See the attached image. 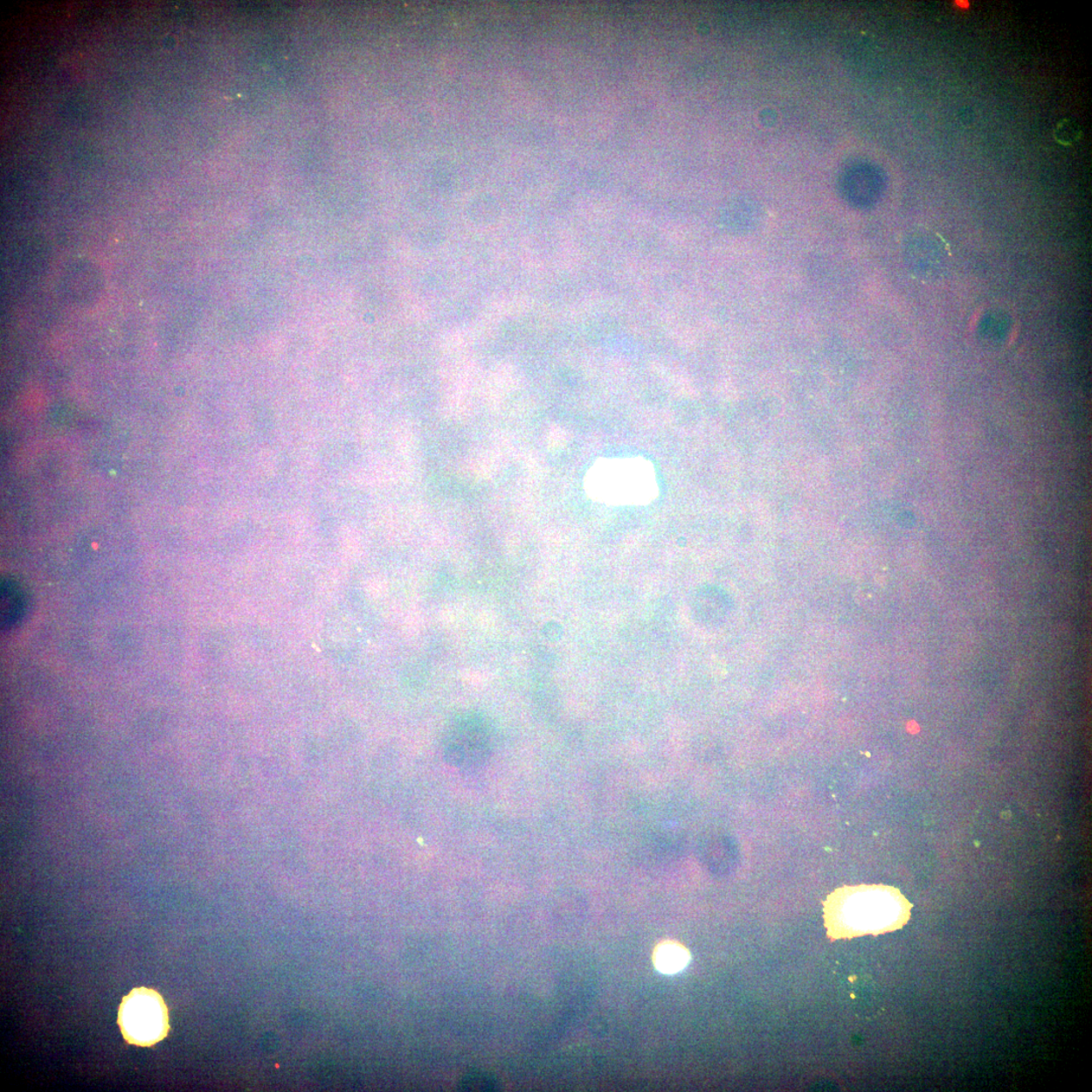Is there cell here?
<instances>
[{"label": "cell", "mask_w": 1092, "mask_h": 1092, "mask_svg": "<svg viewBox=\"0 0 1092 1092\" xmlns=\"http://www.w3.org/2000/svg\"><path fill=\"white\" fill-rule=\"evenodd\" d=\"M912 905L888 885L843 886L824 902L825 926L832 940L883 935L902 929Z\"/></svg>", "instance_id": "obj_1"}, {"label": "cell", "mask_w": 1092, "mask_h": 1092, "mask_svg": "<svg viewBox=\"0 0 1092 1092\" xmlns=\"http://www.w3.org/2000/svg\"><path fill=\"white\" fill-rule=\"evenodd\" d=\"M118 1025L128 1044L149 1048L169 1036V1007L154 989L134 988L121 1002Z\"/></svg>", "instance_id": "obj_2"}, {"label": "cell", "mask_w": 1092, "mask_h": 1092, "mask_svg": "<svg viewBox=\"0 0 1092 1092\" xmlns=\"http://www.w3.org/2000/svg\"><path fill=\"white\" fill-rule=\"evenodd\" d=\"M907 250V256L910 266L915 272L923 275H934L943 272V263L945 261V255L942 247H937L934 243H920L911 244Z\"/></svg>", "instance_id": "obj_3"}, {"label": "cell", "mask_w": 1092, "mask_h": 1092, "mask_svg": "<svg viewBox=\"0 0 1092 1092\" xmlns=\"http://www.w3.org/2000/svg\"><path fill=\"white\" fill-rule=\"evenodd\" d=\"M690 958L689 950L676 942L661 943L653 954L655 968L667 975L682 971L689 964Z\"/></svg>", "instance_id": "obj_4"}, {"label": "cell", "mask_w": 1092, "mask_h": 1092, "mask_svg": "<svg viewBox=\"0 0 1092 1092\" xmlns=\"http://www.w3.org/2000/svg\"><path fill=\"white\" fill-rule=\"evenodd\" d=\"M25 604L24 594L17 584L4 581L2 584V623L4 628L11 627L21 620Z\"/></svg>", "instance_id": "obj_5"}, {"label": "cell", "mask_w": 1092, "mask_h": 1092, "mask_svg": "<svg viewBox=\"0 0 1092 1092\" xmlns=\"http://www.w3.org/2000/svg\"><path fill=\"white\" fill-rule=\"evenodd\" d=\"M1078 130L1072 123L1065 121L1063 125H1060L1057 130V139L1062 141L1063 143L1071 142L1078 136Z\"/></svg>", "instance_id": "obj_6"}, {"label": "cell", "mask_w": 1092, "mask_h": 1092, "mask_svg": "<svg viewBox=\"0 0 1092 1092\" xmlns=\"http://www.w3.org/2000/svg\"><path fill=\"white\" fill-rule=\"evenodd\" d=\"M464 1082L466 1083L464 1088L467 1089H470L471 1088L477 1089L478 1084H481V1087H483L484 1089L494 1088L491 1078L486 1075H470V1076H467V1078L466 1079V1081H464Z\"/></svg>", "instance_id": "obj_7"}]
</instances>
